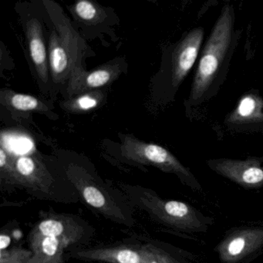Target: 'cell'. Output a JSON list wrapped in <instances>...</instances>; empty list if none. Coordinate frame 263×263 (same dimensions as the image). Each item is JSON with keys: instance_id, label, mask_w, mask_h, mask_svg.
<instances>
[{"instance_id": "obj_7", "label": "cell", "mask_w": 263, "mask_h": 263, "mask_svg": "<svg viewBox=\"0 0 263 263\" xmlns=\"http://www.w3.org/2000/svg\"><path fill=\"white\" fill-rule=\"evenodd\" d=\"M84 235V228L76 220L67 215H56L40 221L30 232L29 242L30 244L45 237H53L73 245Z\"/></svg>"}, {"instance_id": "obj_5", "label": "cell", "mask_w": 263, "mask_h": 263, "mask_svg": "<svg viewBox=\"0 0 263 263\" xmlns=\"http://www.w3.org/2000/svg\"><path fill=\"white\" fill-rule=\"evenodd\" d=\"M43 4L57 33L71 58L74 71L83 68L87 50L85 41L74 30L60 5L51 0H44Z\"/></svg>"}, {"instance_id": "obj_12", "label": "cell", "mask_w": 263, "mask_h": 263, "mask_svg": "<svg viewBox=\"0 0 263 263\" xmlns=\"http://www.w3.org/2000/svg\"><path fill=\"white\" fill-rule=\"evenodd\" d=\"M70 245L64 240L45 237L30 243L33 255L29 263H62L66 248Z\"/></svg>"}, {"instance_id": "obj_10", "label": "cell", "mask_w": 263, "mask_h": 263, "mask_svg": "<svg viewBox=\"0 0 263 263\" xmlns=\"http://www.w3.org/2000/svg\"><path fill=\"white\" fill-rule=\"evenodd\" d=\"M48 44L49 67L52 81L55 84H65L70 80L74 67L68 51L55 29L50 33Z\"/></svg>"}, {"instance_id": "obj_1", "label": "cell", "mask_w": 263, "mask_h": 263, "mask_svg": "<svg viewBox=\"0 0 263 263\" xmlns=\"http://www.w3.org/2000/svg\"><path fill=\"white\" fill-rule=\"evenodd\" d=\"M233 24V8L224 6L201 53L192 84L191 101H200L219 73L232 47Z\"/></svg>"}, {"instance_id": "obj_15", "label": "cell", "mask_w": 263, "mask_h": 263, "mask_svg": "<svg viewBox=\"0 0 263 263\" xmlns=\"http://www.w3.org/2000/svg\"><path fill=\"white\" fill-rule=\"evenodd\" d=\"M106 97V92L102 90L85 92L67 98L61 103V107L68 113H85L102 105L105 101Z\"/></svg>"}, {"instance_id": "obj_16", "label": "cell", "mask_w": 263, "mask_h": 263, "mask_svg": "<svg viewBox=\"0 0 263 263\" xmlns=\"http://www.w3.org/2000/svg\"><path fill=\"white\" fill-rule=\"evenodd\" d=\"M77 21L86 25H98L105 21V10L90 0H79L69 7Z\"/></svg>"}, {"instance_id": "obj_17", "label": "cell", "mask_w": 263, "mask_h": 263, "mask_svg": "<svg viewBox=\"0 0 263 263\" xmlns=\"http://www.w3.org/2000/svg\"><path fill=\"white\" fill-rule=\"evenodd\" d=\"M263 102L255 95L245 96L231 117L232 122H252L262 120Z\"/></svg>"}, {"instance_id": "obj_13", "label": "cell", "mask_w": 263, "mask_h": 263, "mask_svg": "<svg viewBox=\"0 0 263 263\" xmlns=\"http://www.w3.org/2000/svg\"><path fill=\"white\" fill-rule=\"evenodd\" d=\"M0 101L10 110L21 112H36L48 115L50 107L44 101L32 95L17 93L9 89H3L0 92Z\"/></svg>"}, {"instance_id": "obj_4", "label": "cell", "mask_w": 263, "mask_h": 263, "mask_svg": "<svg viewBox=\"0 0 263 263\" xmlns=\"http://www.w3.org/2000/svg\"><path fill=\"white\" fill-rule=\"evenodd\" d=\"M124 59L118 58L90 71L84 70V67L76 70L67 82V98L110 85L124 72Z\"/></svg>"}, {"instance_id": "obj_19", "label": "cell", "mask_w": 263, "mask_h": 263, "mask_svg": "<svg viewBox=\"0 0 263 263\" xmlns=\"http://www.w3.org/2000/svg\"><path fill=\"white\" fill-rule=\"evenodd\" d=\"M32 255L31 250L21 248L0 249V263H29Z\"/></svg>"}, {"instance_id": "obj_6", "label": "cell", "mask_w": 263, "mask_h": 263, "mask_svg": "<svg viewBox=\"0 0 263 263\" xmlns=\"http://www.w3.org/2000/svg\"><path fill=\"white\" fill-rule=\"evenodd\" d=\"M204 37V30L197 28L186 35L177 45L171 64V82L178 88L193 67Z\"/></svg>"}, {"instance_id": "obj_11", "label": "cell", "mask_w": 263, "mask_h": 263, "mask_svg": "<svg viewBox=\"0 0 263 263\" xmlns=\"http://www.w3.org/2000/svg\"><path fill=\"white\" fill-rule=\"evenodd\" d=\"M73 257L80 259L108 263H142L144 251L142 247L114 246L79 251L74 253Z\"/></svg>"}, {"instance_id": "obj_14", "label": "cell", "mask_w": 263, "mask_h": 263, "mask_svg": "<svg viewBox=\"0 0 263 263\" xmlns=\"http://www.w3.org/2000/svg\"><path fill=\"white\" fill-rule=\"evenodd\" d=\"M217 168L231 177H237L247 184H256L263 181V169L256 161H218Z\"/></svg>"}, {"instance_id": "obj_20", "label": "cell", "mask_w": 263, "mask_h": 263, "mask_svg": "<svg viewBox=\"0 0 263 263\" xmlns=\"http://www.w3.org/2000/svg\"><path fill=\"white\" fill-rule=\"evenodd\" d=\"M144 258L142 263H175L171 257L152 245L142 246Z\"/></svg>"}, {"instance_id": "obj_8", "label": "cell", "mask_w": 263, "mask_h": 263, "mask_svg": "<svg viewBox=\"0 0 263 263\" xmlns=\"http://www.w3.org/2000/svg\"><path fill=\"white\" fill-rule=\"evenodd\" d=\"M18 185L49 194L53 178L45 164L33 155H21L15 158Z\"/></svg>"}, {"instance_id": "obj_2", "label": "cell", "mask_w": 263, "mask_h": 263, "mask_svg": "<svg viewBox=\"0 0 263 263\" xmlns=\"http://www.w3.org/2000/svg\"><path fill=\"white\" fill-rule=\"evenodd\" d=\"M67 175L89 205L115 222L132 224V217L125 213L105 186L93 178L85 169L71 164L67 168Z\"/></svg>"}, {"instance_id": "obj_18", "label": "cell", "mask_w": 263, "mask_h": 263, "mask_svg": "<svg viewBox=\"0 0 263 263\" xmlns=\"http://www.w3.org/2000/svg\"><path fill=\"white\" fill-rule=\"evenodd\" d=\"M0 176L2 181L7 184L18 185V176L13 158L4 146L0 147Z\"/></svg>"}, {"instance_id": "obj_21", "label": "cell", "mask_w": 263, "mask_h": 263, "mask_svg": "<svg viewBox=\"0 0 263 263\" xmlns=\"http://www.w3.org/2000/svg\"><path fill=\"white\" fill-rule=\"evenodd\" d=\"M246 246V241L242 238H236L232 240L229 244L228 251L232 255H238L242 252Z\"/></svg>"}, {"instance_id": "obj_3", "label": "cell", "mask_w": 263, "mask_h": 263, "mask_svg": "<svg viewBox=\"0 0 263 263\" xmlns=\"http://www.w3.org/2000/svg\"><path fill=\"white\" fill-rule=\"evenodd\" d=\"M121 152L123 157L133 162L154 166L166 172L189 175L187 169L167 149L132 135L121 137Z\"/></svg>"}, {"instance_id": "obj_9", "label": "cell", "mask_w": 263, "mask_h": 263, "mask_svg": "<svg viewBox=\"0 0 263 263\" xmlns=\"http://www.w3.org/2000/svg\"><path fill=\"white\" fill-rule=\"evenodd\" d=\"M24 27L30 57L36 74L40 81L47 84L50 73L44 27L41 21L34 17L27 19Z\"/></svg>"}]
</instances>
